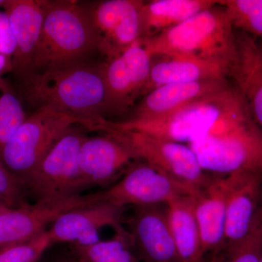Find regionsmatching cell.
<instances>
[{
	"mask_svg": "<svg viewBox=\"0 0 262 262\" xmlns=\"http://www.w3.org/2000/svg\"><path fill=\"white\" fill-rule=\"evenodd\" d=\"M29 102L72 115L84 128L96 131L106 115V90L103 63H79L61 70L34 74L24 82Z\"/></svg>",
	"mask_w": 262,
	"mask_h": 262,
	"instance_id": "6da1fadb",
	"label": "cell"
},
{
	"mask_svg": "<svg viewBox=\"0 0 262 262\" xmlns=\"http://www.w3.org/2000/svg\"><path fill=\"white\" fill-rule=\"evenodd\" d=\"M244 100L234 85L188 103L173 113L158 118L110 121L102 119L98 131L104 129L136 130L160 139L192 144L222 124L248 114Z\"/></svg>",
	"mask_w": 262,
	"mask_h": 262,
	"instance_id": "7a4b0ae2",
	"label": "cell"
},
{
	"mask_svg": "<svg viewBox=\"0 0 262 262\" xmlns=\"http://www.w3.org/2000/svg\"><path fill=\"white\" fill-rule=\"evenodd\" d=\"M141 41L151 56L179 57L219 66L228 77L237 58L236 30L218 1L163 34Z\"/></svg>",
	"mask_w": 262,
	"mask_h": 262,
	"instance_id": "3957f363",
	"label": "cell"
},
{
	"mask_svg": "<svg viewBox=\"0 0 262 262\" xmlns=\"http://www.w3.org/2000/svg\"><path fill=\"white\" fill-rule=\"evenodd\" d=\"M96 51L99 40L89 9L75 1H46L34 74L88 62Z\"/></svg>",
	"mask_w": 262,
	"mask_h": 262,
	"instance_id": "277c9868",
	"label": "cell"
},
{
	"mask_svg": "<svg viewBox=\"0 0 262 262\" xmlns=\"http://www.w3.org/2000/svg\"><path fill=\"white\" fill-rule=\"evenodd\" d=\"M189 146L211 175L262 172V132L249 113L222 124Z\"/></svg>",
	"mask_w": 262,
	"mask_h": 262,
	"instance_id": "5b68a950",
	"label": "cell"
},
{
	"mask_svg": "<svg viewBox=\"0 0 262 262\" xmlns=\"http://www.w3.org/2000/svg\"><path fill=\"white\" fill-rule=\"evenodd\" d=\"M83 121L49 108H37L0 151V162L23 184L55 144L71 127Z\"/></svg>",
	"mask_w": 262,
	"mask_h": 262,
	"instance_id": "8992f818",
	"label": "cell"
},
{
	"mask_svg": "<svg viewBox=\"0 0 262 262\" xmlns=\"http://www.w3.org/2000/svg\"><path fill=\"white\" fill-rule=\"evenodd\" d=\"M141 160L178 183L192 196L196 195L211 179L201 168L195 153L182 143L160 139L136 130L104 129Z\"/></svg>",
	"mask_w": 262,
	"mask_h": 262,
	"instance_id": "52a82bcc",
	"label": "cell"
},
{
	"mask_svg": "<svg viewBox=\"0 0 262 262\" xmlns=\"http://www.w3.org/2000/svg\"><path fill=\"white\" fill-rule=\"evenodd\" d=\"M86 137L75 125L62 136L24 184L27 194L35 201L82 194L79 154Z\"/></svg>",
	"mask_w": 262,
	"mask_h": 262,
	"instance_id": "ba28073f",
	"label": "cell"
},
{
	"mask_svg": "<svg viewBox=\"0 0 262 262\" xmlns=\"http://www.w3.org/2000/svg\"><path fill=\"white\" fill-rule=\"evenodd\" d=\"M152 56L141 40L103 63L106 90V115H119L132 108L144 96Z\"/></svg>",
	"mask_w": 262,
	"mask_h": 262,
	"instance_id": "9c48e42d",
	"label": "cell"
},
{
	"mask_svg": "<svg viewBox=\"0 0 262 262\" xmlns=\"http://www.w3.org/2000/svg\"><path fill=\"white\" fill-rule=\"evenodd\" d=\"M95 193L98 201L123 208L165 206L179 196L191 195L178 183L144 162L131 164L121 179L106 190Z\"/></svg>",
	"mask_w": 262,
	"mask_h": 262,
	"instance_id": "30bf717a",
	"label": "cell"
},
{
	"mask_svg": "<svg viewBox=\"0 0 262 262\" xmlns=\"http://www.w3.org/2000/svg\"><path fill=\"white\" fill-rule=\"evenodd\" d=\"M98 202L96 194L27 203L0 213V249L38 237L65 212Z\"/></svg>",
	"mask_w": 262,
	"mask_h": 262,
	"instance_id": "8fae6325",
	"label": "cell"
},
{
	"mask_svg": "<svg viewBox=\"0 0 262 262\" xmlns=\"http://www.w3.org/2000/svg\"><path fill=\"white\" fill-rule=\"evenodd\" d=\"M141 0H106L88 8L107 60L121 54L141 39Z\"/></svg>",
	"mask_w": 262,
	"mask_h": 262,
	"instance_id": "7c38bea8",
	"label": "cell"
},
{
	"mask_svg": "<svg viewBox=\"0 0 262 262\" xmlns=\"http://www.w3.org/2000/svg\"><path fill=\"white\" fill-rule=\"evenodd\" d=\"M125 208L105 201H98L65 212L48 229L51 246L69 244L87 246L101 241L100 230L122 225Z\"/></svg>",
	"mask_w": 262,
	"mask_h": 262,
	"instance_id": "4fadbf2b",
	"label": "cell"
},
{
	"mask_svg": "<svg viewBox=\"0 0 262 262\" xmlns=\"http://www.w3.org/2000/svg\"><path fill=\"white\" fill-rule=\"evenodd\" d=\"M127 222L131 246L144 262H179L166 206L134 207Z\"/></svg>",
	"mask_w": 262,
	"mask_h": 262,
	"instance_id": "5bb4252c",
	"label": "cell"
},
{
	"mask_svg": "<svg viewBox=\"0 0 262 262\" xmlns=\"http://www.w3.org/2000/svg\"><path fill=\"white\" fill-rule=\"evenodd\" d=\"M226 213L227 256L243 244L252 229L262 198V172L232 174Z\"/></svg>",
	"mask_w": 262,
	"mask_h": 262,
	"instance_id": "9a60e30c",
	"label": "cell"
},
{
	"mask_svg": "<svg viewBox=\"0 0 262 262\" xmlns=\"http://www.w3.org/2000/svg\"><path fill=\"white\" fill-rule=\"evenodd\" d=\"M136 161L126 146L110 134L86 137L81 146L79 165L86 189L110 185Z\"/></svg>",
	"mask_w": 262,
	"mask_h": 262,
	"instance_id": "2e32d148",
	"label": "cell"
},
{
	"mask_svg": "<svg viewBox=\"0 0 262 262\" xmlns=\"http://www.w3.org/2000/svg\"><path fill=\"white\" fill-rule=\"evenodd\" d=\"M14 35L15 51L13 71L22 82L34 75V59L44 21L46 1L5 0L3 7Z\"/></svg>",
	"mask_w": 262,
	"mask_h": 262,
	"instance_id": "e0dca14e",
	"label": "cell"
},
{
	"mask_svg": "<svg viewBox=\"0 0 262 262\" xmlns=\"http://www.w3.org/2000/svg\"><path fill=\"white\" fill-rule=\"evenodd\" d=\"M231 184V176L211 175L208 184L193 196L204 256L209 252H222L225 248L226 213Z\"/></svg>",
	"mask_w": 262,
	"mask_h": 262,
	"instance_id": "ac0fdd59",
	"label": "cell"
},
{
	"mask_svg": "<svg viewBox=\"0 0 262 262\" xmlns=\"http://www.w3.org/2000/svg\"><path fill=\"white\" fill-rule=\"evenodd\" d=\"M237 58L229 79L244 100L250 116L262 132V58L256 39L236 30Z\"/></svg>",
	"mask_w": 262,
	"mask_h": 262,
	"instance_id": "d6986e66",
	"label": "cell"
},
{
	"mask_svg": "<svg viewBox=\"0 0 262 262\" xmlns=\"http://www.w3.org/2000/svg\"><path fill=\"white\" fill-rule=\"evenodd\" d=\"M229 84L228 80L163 84L144 95L128 119L146 120L165 116L188 103L225 89Z\"/></svg>",
	"mask_w": 262,
	"mask_h": 262,
	"instance_id": "ffe728a7",
	"label": "cell"
},
{
	"mask_svg": "<svg viewBox=\"0 0 262 262\" xmlns=\"http://www.w3.org/2000/svg\"><path fill=\"white\" fill-rule=\"evenodd\" d=\"M216 0H152L141 9V39H151L216 4Z\"/></svg>",
	"mask_w": 262,
	"mask_h": 262,
	"instance_id": "44dd1931",
	"label": "cell"
},
{
	"mask_svg": "<svg viewBox=\"0 0 262 262\" xmlns=\"http://www.w3.org/2000/svg\"><path fill=\"white\" fill-rule=\"evenodd\" d=\"M165 206L179 262H203L204 254L194 213V196H179Z\"/></svg>",
	"mask_w": 262,
	"mask_h": 262,
	"instance_id": "7402d4cb",
	"label": "cell"
},
{
	"mask_svg": "<svg viewBox=\"0 0 262 262\" xmlns=\"http://www.w3.org/2000/svg\"><path fill=\"white\" fill-rule=\"evenodd\" d=\"M228 79L227 71L219 66L179 57L152 56L144 95L163 84Z\"/></svg>",
	"mask_w": 262,
	"mask_h": 262,
	"instance_id": "603a6c76",
	"label": "cell"
},
{
	"mask_svg": "<svg viewBox=\"0 0 262 262\" xmlns=\"http://www.w3.org/2000/svg\"><path fill=\"white\" fill-rule=\"evenodd\" d=\"M70 249L78 262H140L131 246L128 232L122 225L115 229L111 239L87 246L70 245Z\"/></svg>",
	"mask_w": 262,
	"mask_h": 262,
	"instance_id": "cb8c5ba5",
	"label": "cell"
},
{
	"mask_svg": "<svg viewBox=\"0 0 262 262\" xmlns=\"http://www.w3.org/2000/svg\"><path fill=\"white\" fill-rule=\"evenodd\" d=\"M227 11L234 29L262 41V0L218 1Z\"/></svg>",
	"mask_w": 262,
	"mask_h": 262,
	"instance_id": "d4e9b609",
	"label": "cell"
},
{
	"mask_svg": "<svg viewBox=\"0 0 262 262\" xmlns=\"http://www.w3.org/2000/svg\"><path fill=\"white\" fill-rule=\"evenodd\" d=\"M27 117L20 100L3 79L0 81V151Z\"/></svg>",
	"mask_w": 262,
	"mask_h": 262,
	"instance_id": "484cf974",
	"label": "cell"
},
{
	"mask_svg": "<svg viewBox=\"0 0 262 262\" xmlns=\"http://www.w3.org/2000/svg\"><path fill=\"white\" fill-rule=\"evenodd\" d=\"M51 246L47 231L35 238L0 249V262H35Z\"/></svg>",
	"mask_w": 262,
	"mask_h": 262,
	"instance_id": "4316f807",
	"label": "cell"
},
{
	"mask_svg": "<svg viewBox=\"0 0 262 262\" xmlns=\"http://www.w3.org/2000/svg\"><path fill=\"white\" fill-rule=\"evenodd\" d=\"M262 251V198L252 229L247 237L229 256L228 262H259Z\"/></svg>",
	"mask_w": 262,
	"mask_h": 262,
	"instance_id": "83f0119b",
	"label": "cell"
},
{
	"mask_svg": "<svg viewBox=\"0 0 262 262\" xmlns=\"http://www.w3.org/2000/svg\"><path fill=\"white\" fill-rule=\"evenodd\" d=\"M27 190L0 162V203L10 208L27 204Z\"/></svg>",
	"mask_w": 262,
	"mask_h": 262,
	"instance_id": "f1b7e54d",
	"label": "cell"
},
{
	"mask_svg": "<svg viewBox=\"0 0 262 262\" xmlns=\"http://www.w3.org/2000/svg\"><path fill=\"white\" fill-rule=\"evenodd\" d=\"M15 48L16 44L9 18L5 11L0 10V54L12 58Z\"/></svg>",
	"mask_w": 262,
	"mask_h": 262,
	"instance_id": "f546056e",
	"label": "cell"
},
{
	"mask_svg": "<svg viewBox=\"0 0 262 262\" xmlns=\"http://www.w3.org/2000/svg\"><path fill=\"white\" fill-rule=\"evenodd\" d=\"M10 70H13L12 58L0 54V77Z\"/></svg>",
	"mask_w": 262,
	"mask_h": 262,
	"instance_id": "4dcf8cb0",
	"label": "cell"
},
{
	"mask_svg": "<svg viewBox=\"0 0 262 262\" xmlns=\"http://www.w3.org/2000/svg\"><path fill=\"white\" fill-rule=\"evenodd\" d=\"M208 262H228V258H227L226 253L220 252L213 254V257Z\"/></svg>",
	"mask_w": 262,
	"mask_h": 262,
	"instance_id": "1f68e13d",
	"label": "cell"
},
{
	"mask_svg": "<svg viewBox=\"0 0 262 262\" xmlns=\"http://www.w3.org/2000/svg\"><path fill=\"white\" fill-rule=\"evenodd\" d=\"M10 208L5 205L3 204V203H0V213H3V212L8 211V209H10Z\"/></svg>",
	"mask_w": 262,
	"mask_h": 262,
	"instance_id": "d6a6232c",
	"label": "cell"
},
{
	"mask_svg": "<svg viewBox=\"0 0 262 262\" xmlns=\"http://www.w3.org/2000/svg\"><path fill=\"white\" fill-rule=\"evenodd\" d=\"M258 50H259L260 54H261V58H262V41H260V42H257Z\"/></svg>",
	"mask_w": 262,
	"mask_h": 262,
	"instance_id": "836d02e7",
	"label": "cell"
},
{
	"mask_svg": "<svg viewBox=\"0 0 262 262\" xmlns=\"http://www.w3.org/2000/svg\"><path fill=\"white\" fill-rule=\"evenodd\" d=\"M5 0H0V8H3L5 4Z\"/></svg>",
	"mask_w": 262,
	"mask_h": 262,
	"instance_id": "e575fe53",
	"label": "cell"
},
{
	"mask_svg": "<svg viewBox=\"0 0 262 262\" xmlns=\"http://www.w3.org/2000/svg\"><path fill=\"white\" fill-rule=\"evenodd\" d=\"M57 262H70V261H67V260L63 259V260H60V261H58Z\"/></svg>",
	"mask_w": 262,
	"mask_h": 262,
	"instance_id": "d590c367",
	"label": "cell"
},
{
	"mask_svg": "<svg viewBox=\"0 0 262 262\" xmlns=\"http://www.w3.org/2000/svg\"><path fill=\"white\" fill-rule=\"evenodd\" d=\"M259 262H262V251H261V257H260V261Z\"/></svg>",
	"mask_w": 262,
	"mask_h": 262,
	"instance_id": "8d00e7d4",
	"label": "cell"
},
{
	"mask_svg": "<svg viewBox=\"0 0 262 262\" xmlns=\"http://www.w3.org/2000/svg\"><path fill=\"white\" fill-rule=\"evenodd\" d=\"M35 262H39V261H35Z\"/></svg>",
	"mask_w": 262,
	"mask_h": 262,
	"instance_id": "74e56055",
	"label": "cell"
},
{
	"mask_svg": "<svg viewBox=\"0 0 262 262\" xmlns=\"http://www.w3.org/2000/svg\"><path fill=\"white\" fill-rule=\"evenodd\" d=\"M5 205V204H4Z\"/></svg>",
	"mask_w": 262,
	"mask_h": 262,
	"instance_id": "f35d334b",
	"label": "cell"
}]
</instances>
